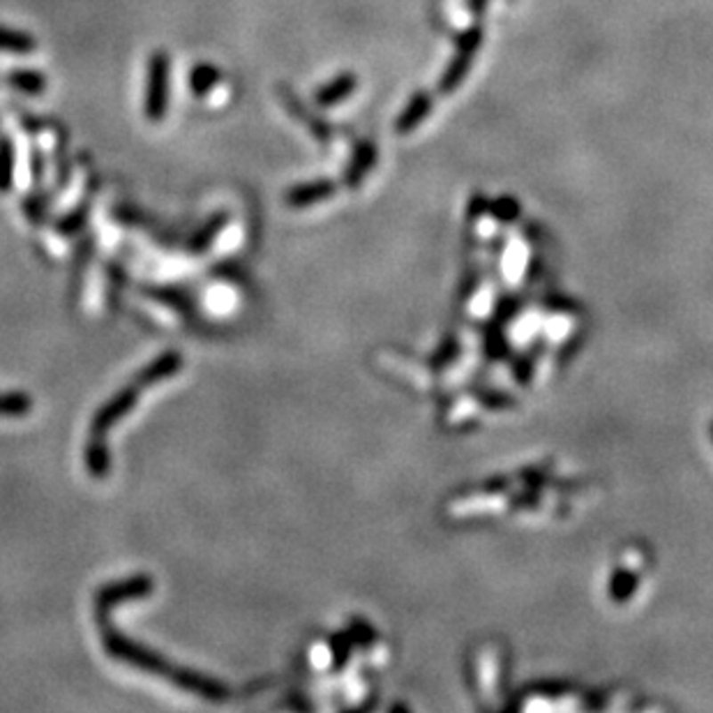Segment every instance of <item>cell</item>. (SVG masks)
Masks as SVG:
<instances>
[{
	"label": "cell",
	"instance_id": "6da1fadb",
	"mask_svg": "<svg viewBox=\"0 0 713 713\" xmlns=\"http://www.w3.org/2000/svg\"><path fill=\"white\" fill-rule=\"evenodd\" d=\"M178 368H181V358H178L176 353L158 358L150 368L143 369V372L136 377L134 384L127 385L123 393H118V395H116L114 400L97 414L95 423H93L91 427L93 443L88 446V465H91V469L95 471V475H104V469H109V458L104 455V446H102L104 434L114 427V423L120 418V416L127 414V411L134 407L136 397H139V393H142L143 388H148V385L155 384V381L165 379V377L176 372Z\"/></svg>",
	"mask_w": 713,
	"mask_h": 713
},
{
	"label": "cell",
	"instance_id": "7a4b0ae2",
	"mask_svg": "<svg viewBox=\"0 0 713 713\" xmlns=\"http://www.w3.org/2000/svg\"><path fill=\"white\" fill-rule=\"evenodd\" d=\"M104 637H107L104 642H107L109 652L114 653V656H118L120 660L132 662V665L148 669V672H159L162 677H169V679H174L176 684H181V685H185V688H190V691H197V693H201V695H206V697H213V700H220V697L227 695L222 685L213 684V681L199 679L197 674H187V672H178V669H171L169 665H166V662H162L159 658H155V656H150L148 652H143L142 646L130 644V642L123 640V637H120V635H116L111 628H109L107 633H104Z\"/></svg>",
	"mask_w": 713,
	"mask_h": 713
},
{
	"label": "cell",
	"instance_id": "3957f363",
	"mask_svg": "<svg viewBox=\"0 0 713 713\" xmlns=\"http://www.w3.org/2000/svg\"><path fill=\"white\" fill-rule=\"evenodd\" d=\"M148 100L146 109L150 118L165 116L166 95H169V61L165 53H158L150 62V74H148Z\"/></svg>",
	"mask_w": 713,
	"mask_h": 713
},
{
	"label": "cell",
	"instance_id": "277c9868",
	"mask_svg": "<svg viewBox=\"0 0 713 713\" xmlns=\"http://www.w3.org/2000/svg\"><path fill=\"white\" fill-rule=\"evenodd\" d=\"M33 42L26 35L17 33H5V28H0V49L3 52H30Z\"/></svg>",
	"mask_w": 713,
	"mask_h": 713
},
{
	"label": "cell",
	"instance_id": "5b68a950",
	"mask_svg": "<svg viewBox=\"0 0 713 713\" xmlns=\"http://www.w3.org/2000/svg\"><path fill=\"white\" fill-rule=\"evenodd\" d=\"M23 411H28L26 397H0V414H23Z\"/></svg>",
	"mask_w": 713,
	"mask_h": 713
},
{
	"label": "cell",
	"instance_id": "8992f818",
	"mask_svg": "<svg viewBox=\"0 0 713 713\" xmlns=\"http://www.w3.org/2000/svg\"><path fill=\"white\" fill-rule=\"evenodd\" d=\"M711 432H713V427H711Z\"/></svg>",
	"mask_w": 713,
	"mask_h": 713
}]
</instances>
